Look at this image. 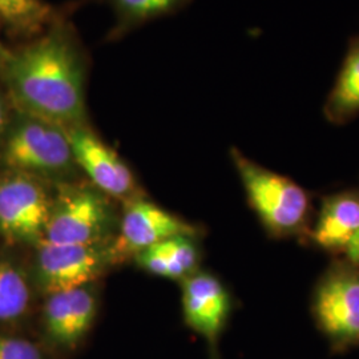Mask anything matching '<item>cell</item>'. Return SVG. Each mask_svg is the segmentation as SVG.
<instances>
[{
	"instance_id": "cell-1",
	"label": "cell",
	"mask_w": 359,
	"mask_h": 359,
	"mask_svg": "<svg viewBox=\"0 0 359 359\" xmlns=\"http://www.w3.org/2000/svg\"><path fill=\"white\" fill-rule=\"evenodd\" d=\"M90 57L68 11L0 60V84L13 108L69 129L88 124Z\"/></svg>"
},
{
	"instance_id": "cell-2",
	"label": "cell",
	"mask_w": 359,
	"mask_h": 359,
	"mask_svg": "<svg viewBox=\"0 0 359 359\" xmlns=\"http://www.w3.org/2000/svg\"><path fill=\"white\" fill-rule=\"evenodd\" d=\"M231 163L245 196L265 234L276 241L308 245L314 219V196L295 180L264 167L231 147Z\"/></svg>"
},
{
	"instance_id": "cell-3",
	"label": "cell",
	"mask_w": 359,
	"mask_h": 359,
	"mask_svg": "<svg viewBox=\"0 0 359 359\" xmlns=\"http://www.w3.org/2000/svg\"><path fill=\"white\" fill-rule=\"evenodd\" d=\"M0 167L59 184L80 172L67 128L16 109L0 140Z\"/></svg>"
},
{
	"instance_id": "cell-4",
	"label": "cell",
	"mask_w": 359,
	"mask_h": 359,
	"mask_svg": "<svg viewBox=\"0 0 359 359\" xmlns=\"http://www.w3.org/2000/svg\"><path fill=\"white\" fill-rule=\"evenodd\" d=\"M309 309L332 354L359 348V265L332 258L313 286Z\"/></svg>"
},
{
	"instance_id": "cell-5",
	"label": "cell",
	"mask_w": 359,
	"mask_h": 359,
	"mask_svg": "<svg viewBox=\"0 0 359 359\" xmlns=\"http://www.w3.org/2000/svg\"><path fill=\"white\" fill-rule=\"evenodd\" d=\"M127 259L116 236L95 244H40L28 274L34 290L48 295L96 283Z\"/></svg>"
},
{
	"instance_id": "cell-6",
	"label": "cell",
	"mask_w": 359,
	"mask_h": 359,
	"mask_svg": "<svg viewBox=\"0 0 359 359\" xmlns=\"http://www.w3.org/2000/svg\"><path fill=\"white\" fill-rule=\"evenodd\" d=\"M116 228L108 196L93 185L59 184L53 193L51 215L40 244H95L112 238Z\"/></svg>"
},
{
	"instance_id": "cell-7",
	"label": "cell",
	"mask_w": 359,
	"mask_h": 359,
	"mask_svg": "<svg viewBox=\"0 0 359 359\" xmlns=\"http://www.w3.org/2000/svg\"><path fill=\"white\" fill-rule=\"evenodd\" d=\"M53 193L47 181L0 170V237L13 245L36 248L43 241L51 215Z\"/></svg>"
},
{
	"instance_id": "cell-8",
	"label": "cell",
	"mask_w": 359,
	"mask_h": 359,
	"mask_svg": "<svg viewBox=\"0 0 359 359\" xmlns=\"http://www.w3.org/2000/svg\"><path fill=\"white\" fill-rule=\"evenodd\" d=\"M97 311L96 283L46 295L40 318L43 345L60 354L75 353L90 333Z\"/></svg>"
},
{
	"instance_id": "cell-9",
	"label": "cell",
	"mask_w": 359,
	"mask_h": 359,
	"mask_svg": "<svg viewBox=\"0 0 359 359\" xmlns=\"http://www.w3.org/2000/svg\"><path fill=\"white\" fill-rule=\"evenodd\" d=\"M185 325L205 341L209 359H221L219 342L234 310V297L212 271L198 270L181 281Z\"/></svg>"
},
{
	"instance_id": "cell-10",
	"label": "cell",
	"mask_w": 359,
	"mask_h": 359,
	"mask_svg": "<svg viewBox=\"0 0 359 359\" xmlns=\"http://www.w3.org/2000/svg\"><path fill=\"white\" fill-rule=\"evenodd\" d=\"M67 130L77 168L90 179V185L109 198L124 203L142 197L132 169L90 124Z\"/></svg>"
},
{
	"instance_id": "cell-11",
	"label": "cell",
	"mask_w": 359,
	"mask_h": 359,
	"mask_svg": "<svg viewBox=\"0 0 359 359\" xmlns=\"http://www.w3.org/2000/svg\"><path fill=\"white\" fill-rule=\"evenodd\" d=\"M201 234L198 225L137 197L126 203L116 243L127 258H133L139 252L169 238L181 236L198 238Z\"/></svg>"
},
{
	"instance_id": "cell-12",
	"label": "cell",
	"mask_w": 359,
	"mask_h": 359,
	"mask_svg": "<svg viewBox=\"0 0 359 359\" xmlns=\"http://www.w3.org/2000/svg\"><path fill=\"white\" fill-rule=\"evenodd\" d=\"M359 233V188L322 196L306 248L335 258L346 253Z\"/></svg>"
},
{
	"instance_id": "cell-13",
	"label": "cell",
	"mask_w": 359,
	"mask_h": 359,
	"mask_svg": "<svg viewBox=\"0 0 359 359\" xmlns=\"http://www.w3.org/2000/svg\"><path fill=\"white\" fill-rule=\"evenodd\" d=\"M323 116L333 126H346L359 116V34L348 40L346 53L323 104Z\"/></svg>"
},
{
	"instance_id": "cell-14",
	"label": "cell",
	"mask_w": 359,
	"mask_h": 359,
	"mask_svg": "<svg viewBox=\"0 0 359 359\" xmlns=\"http://www.w3.org/2000/svg\"><path fill=\"white\" fill-rule=\"evenodd\" d=\"M32 292L28 271L13 258L0 256V327L13 326L26 318Z\"/></svg>"
},
{
	"instance_id": "cell-15",
	"label": "cell",
	"mask_w": 359,
	"mask_h": 359,
	"mask_svg": "<svg viewBox=\"0 0 359 359\" xmlns=\"http://www.w3.org/2000/svg\"><path fill=\"white\" fill-rule=\"evenodd\" d=\"M57 13L46 0H0V25L22 40L35 38Z\"/></svg>"
},
{
	"instance_id": "cell-16",
	"label": "cell",
	"mask_w": 359,
	"mask_h": 359,
	"mask_svg": "<svg viewBox=\"0 0 359 359\" xmlns=\"http://www.w3.org/2000/svg\"><path fill=\"white\" fill-rule=\"evenodd\" d=\"M114 15L115 26L108 39L117 40L126 36L132 29L151 20L177 13L192 0H108Z\"/></svg>"
},
{
	"instance_id": "cell-17",
	"label": "cell",
	"mask_w": 359,
	"mask_h": 359,
	"mask_svg": "<svg viewBox=\"0 0 359 359\" xmlns=\"http://www.w3.org/2000/svg\"><path fill=\"white\" fill-rule=\"evenodd\" d=\"M0 359H48V348L25 337L0 332Z\"/></svg>"
},
{
	"instance_id": "cell-18",
	"label": "cell",
	"mask_w": 359,
	"mask_h": 359,
	"mask_svg": "<svg viewBox=\"0 0 359 359\" xmlns=\"http://www.w3.org/2000/svg\"><path fill=\"white\" fill-rule=\"evenodd\" d=\"M13 114H15V108L11 103V99L8 97L7 92L0 84V140L10 127Z\"/></svg>"
},
{
	"instance_id": "cell-19",
	"label": "cell",
	"mask_w": 359,
	"mask_h": 359,
	"mask_svg": "<svg viewBox=\"0 0 359 359\" xmlns=\"http://www.w3.org/2000/svg\"><path fill=\"white\" fill-rule=\"evenodd\" d=\"M342 257H345L348 261L359 265V233L355 236V238L353 240L350 246L347 248L346 253Z\"/></svg>"
},
{
	"instance_id": "cell-20",
	"label": "cell",
	"mask_w": 359,
	"mask_h": 359,
	"mask_svg": "<svg viewBox=\"0 0 359 359\" xmlns=\"http://www.w3.org/2000/svg\"><path fill=\"white\" fill-rule=\"evenodd\" d=\"M6 52H7V48L1 44V41H0V60L3 59V56L6 55Z\"/></svg>"
}]
</instances>
